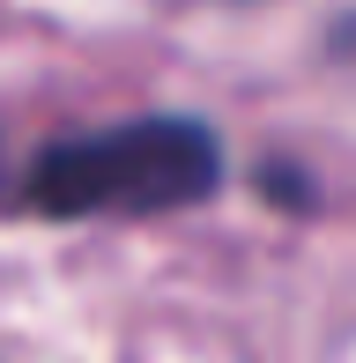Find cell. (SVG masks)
Returning <instances> with one entry per match:
<instances>
[{
  "instance_id": "obj_1",
  "label": "cell",
  "mask_w": 356,
  "mask_h": 363,
  "mask_svg": "<svg viewBox=\"0 0 356 363\" xmlns=\"http://www.w3.org/2000/svg\"><path fill=\"white\" fill-rule=\"evenodd\" d=\"M223 186V148L201 119H134L38 156L30 201L45 216H156Z\"/></svg>"
}]
</instances>
